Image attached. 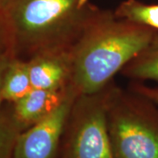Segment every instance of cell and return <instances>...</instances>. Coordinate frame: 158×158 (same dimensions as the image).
I'll use <instances>...</instances> for the list:
<instances>
[{"label": "cell", "mask_w": 158, "mask_h": 158, "mask_svg": "<svg viewBox=\"0 0 158 158\" xmlns=\"http://www.w3.org/2000/svg\"><path fill=\"white\" fill-rule=\"evenodd\" d=\"M156 32L97 6L71 48V87L78 96L103 90L147 47Z\"/></svg>", "instance_id": "obj_1"}, {"label": "cell", "mask_w": 158, "mask_h": 158, "mask_svg": "<svg viewBox=\"0 0 158 158\" xmlns=\"http://www.w3.org/2000/svg\"><path fill=\"white\" fill-rule=\"evenodd\" d=\"M96 7L90 0H6L0 11L14 58L70 50Z\"/></svg>", "instance_id": "obj_2"}, {"label": "cell", "mask_w": 158, "mask_h": 158, "mask_svg": "<svg viewBox=\"0 0 158 158\" xmlns=\"http://www.w3.org/2000/svg\"><path fill=\"white\" fill-rule=\"evenodd\" d=\"M107 124L114 158H158V106L112 84Z\"/></svg>", "instance_id": "obj_3"}, {"label": "cell", "mask_w": 158, "mask_h": 158, "mask_svg": "<svg viewBox=\"0 0 158 158\" xmlns=\"http://www.w3.org/2000/svg\"><path fill=\"white\" fill-rule=\"evenodd\" d=\"M112 84L77 97L66 124L60 158H114L107 124Z\"/></svg>", "instance_id": "obj_4"}, {"label": "cell", "mask_w": 158, "mask_h": 158, "mask_svg": "<svg viewBox=\"0 0 158 158\" xmlns=\"http://www.w3.org/2000/svg\"><path fill=\"white\" fill-rule=\"evenodd\" d=\"M71 87L62 105L19 135L12 158H60L62 139L70 109L77 97Z\"/></svg>", "instance_id": "obj_5"}, {"label": "cell", "mask_w": 158, "mask_h": 158, "mask_svg": "<svg viewBox=\"0 0 158 158\" xmlns=\"http://www.w3.org/2000/svg\"><path fill=\"white\" fill-rule=\"evenodd\" d=\"M27 62L33 88L64 90L70 85L71 49L42 52L31 57Z\"/></svg>", "instance_id": "obj_6"}, {"label": "cell", "mask_w": 158, "mask_h": 158, "mask_svg": "<svg viewBox=\"0 0 158 158\" xmlns=\"http://www.w3.org/2000/svg\"><path fill=\"white\" fill-rule=\"evenodd\" d=\"M70 85L64 90H33L19 100L11 103L13 115L23 130L38 123L55 112L64 101Z\"/></svg>", "instance_id": "obj_7"}, {"label": "cell", "mask_w": 158, "mask_h": 158, "mask_svg": "<svg viewBox=\"0 0 158 158\" xmlns=\"http://www.w3.org/2000/svg\"><path fill=\"white\" fill-rule=\"evenodd\" d=\"M33 90L29 73L28 62L12 58L3 81L2 98L4 103H14Z\"/></svg>", "instance_id": "obj_8"}, {"label": "cell", "mask_w": 158, "mask_h": 158, "mask_svg": "<svg viewBox=\"0 0 158 158\" xmlns=\"http://www.w3.org/2000/svg\"><path fill=\"white\" fill-rule=\"evenodd\" d=\"M121 73L133 80L158 83V31L147 47L122 69Z\"/></svg>", "instance_id": "obj_9"}, {"label": "cell", "mask_w": 158, "mask_h": 158, "mask_svg": "<svg viewBox=\"0 0 158 158\" xmlns=\"http://www.w3.org/2000/svg\"><path fill=\"white\" fill-rule=\"evenodd\" d=\"M117 17L158 31V4L148 5L139 0L122 1L115 9Z\"/></svg>", "instance_id": "obj_10"}, {"label": "cell", "mask_w": 158, "mask_h": 158, "mask_svg": "<svg viewBox=\"0 0 158 158\" xmlns=\"http://www.w3.org/2000/svg\"><path fill=\"white\" fill-rule=\"evenodd\" d=\"M0 108V158H12L19 135L22 132L13 115L11 103Z\"/></svg>", "instance_id": "obj_11"}, {"label": "cell", "mask_w": 158, "mask_h": 158, "mask_svg": "<svg viewBox=\"0 0 158 158\" xmlns=\"http://www.w3.org/2000/svg\"><path fill=\"white\" fill-rule=\"evenodd\" d=\"M3 56H11L14 58L12 54L9 33L4 20V18L0 11V57Z\"/></svg>", "instance_id": "obj_12"}, {"label": "cell", "mask_w": 158, "mask_h": 158, "mask_svg": "<svg viewBox=\"0 0 158 158\" xmlns=\"http://www.w3.org/2000/svg\"><path fill=\"white\" fill-rule=\"evenodd\" d=\"M131 90L141 94L142 96L146 97L147 98L150 99L151 101L156 103L158 106V88L156 87H150V86L136 83L132 85Z\"/></svg>", "instance_id": "obj_13"}, {"label": "cell", "mask_w": 158, "mask_h": 158, "mask_svg": "<svg viewBox=\"0 0 158 158\" xmlns=\"http://www.w3.org/2000/svg\"><path fill=\"white\" fill-rule=\"evenodd\" d=\"M13 57L11 56H3L0 57V108L3 106V98H2V87H3V81L6 75V69L8 68L10 62Z\"/></svg>", "instance_id": "obj_14"}, {"label": "cell", "mask_w": 158, "mask_h": 158, "mask_svg": "<svg viewBox=\"0 0 158 158\" xmlns=\"http://www.w3.org/2000/svg\"><path fill=\"white\" fill-rule=\"evenodd\" d=\"M6 0H0V8L2 7V6L5 4V2H6Z\"/></svg>", "instance_id": "obj_15"}]
</instances>
